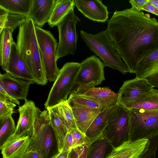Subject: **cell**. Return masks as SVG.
Returning a JSON list of instances; mask_svg holds the SVG:
<instances>
[{
	"label": "cell",
	"mask_w": 158,
	"mask_h": 158,
	"mask_svg": "<svg viewBox=\"0 0 158 158\" xmlns=\"http://www.w3.org/2000/svg\"><path fill=\"white\" fill-rule=\"evenodd\" d=\"M130 73L140 62L158 49V21L131 7L116 10L106 30Z\"/></svg>",
	"instance_id": "1"
},
{
	"label": "cell",
	"mask_w": 158,
	"mask_h": 158,
	"mask_svg": "<svg viewBox=\"0 0 158 158\" xmlns=\"http://www.w3.org/2000/svg\"><path fill=\"white\" fill-rule=\"evenodd\" d=\"M35 24L29 17L19 27L16 46L34 78L36 83L45 85L48 82L41 60L35 31Z\"/></svg>",
	"instance_id": "2"
},
{
	"label": "cell",
	"mask_w": 158,
	"mask_h": 158,
	"mask_svg": "<svg viewBox=\"0 0 158 158\" xmlns=\"http://www.w3.org/2000/svg\"><path fill=\"white\" fill-rule=\"evenodd\" d=\"M37 152L42 158H54L60 152L48 110L37 107L33 130L27 151Z\"/></svg>",
	"instance_id": "3"
},
{
	"label": "cell",
	"mask_w": 158,
	"mask_h": 158,
	"mask_svg": "<svg viewBox=\"0 0 158 158\" xmlns=\"http://www.w3.org/2000/svg\"><path fill=\"white\" fill-rule=\"evenodd\" d=\"M80 34L82 39L90 50L102 59L105 67L118 70L124 75L130 73L106 30L96 34L81 30Z\"/></svg>",
	"instance_id": "4"
},
{
	"label": "cell",
	"mask_w": 158,
	"mask_h": 158,
	"mask_svg": "<svg viewBox=\"0 0 158 158\" xmlns=\"http://www.w3.org/2000/svg\"><path fill=\"white\" fill-rule=\"evenodd\" d=\"M103 63L96 55L87 57L80 63V68L74 80L70 94H83L105 80Z\"/></svg>",
	"instance_id": "5"
},
{
	"label": "cell",
	"mask_w": 158,
	"mask_h": 158,
	"mask_svg": "<svg viewBox=\"0 0 158 158\" xmlns=\"http://www.w3.org/2000/svg\"><path fill=\"white\" fill-rule=\"evenodd\" d=\"M128 139L135 141L158 136V111L130 109Z\"/></svg>",
	"instance_id": "6"
},
{
	"label": "cell",
	"mask_w": 158,
	"mask_h": 158,
	"mask_svg": "<svg viewBox=\"0 0 158 158\" xmlns=\"http://www.w3.org/2000/svg\"><path fill=\"white\" fill-rule=\"evenodd\" d=\"M129 119V109L118 104L108 116L102 135L113 148L128 139Z\"/></svg>",
	"instance_id": "7"
},
{
	"label": "cell",
	"mask_w": 158,
	"mask_h": 158,
	"mask_svg": "<svg viewBox=\"0 0 158 158\" xmlns=\"http://www.w3.org/2000/svg\"><path fill=\"white\" fill-rule=\"evenodd\" d=\"M80 68V63H65L60 69L44 104L45 108H50L67 101L74 80Z\"/></svg>",
	"instance_id": "8"
},
{
	"label": "cell",
	"mask_w": 158,
	"mask_h": 158,
	"mask_svg": "<svg viewBox=\"0 0 158 158\" xmlns=\"http://www.w3.org/2000/svg\"><path fill=\"white\" fill-rule=\"evenodd\" d=\"M35 31L46 77L48 81H55L60 70L57 67L56 59L58 43L50 31L36 25Z\"/></svg>",
	"instance_id": "9"
},
{
	"label": "cell",
	"mask_w": 158,
	"mask_h": 158,
	"mask_svg": "<svg viewBox=\"0 0 158 158\" xmlns=\"http://www.w3.org/2000/svg\"><path fill=\"white\" fill-rule=\"evenodd\" d=\"M75 6L57 24L59 41L56 53V59L69 55H74L78 38L76 25L81 20L74 13Z\"/></svg>",
	"instance_id": "10"
},
{
	"label": "cell",
	"mask_w": 158,
	"mask_h": 158,
	"mask_svg": "<svg viewBox=\"0 0 158 158\" xmlns=\"http://www.w3.org/2000/svg\"><path fill=\"white\" fill-rule=\"evenodd\" d=\"M153 87L145 78L127 80L119 90L118 104L124 106L146 98L153 93Z\"/></svg>",
	"instance_id": "11"
},
{
	"label": "cell",
	"mask_w": 158,
	"mask_h": 158,
	"mask_svg": "<svg viewBox=\"0 0 158 158\" xmlns=\"http://www.w3.org/2000/svg\"><path fill=\"white\" fill-rule=\"evenodd\" d=\"M36 108L34 102L27 99L25 100V103L22 106H19V118L15 132L11 138H16L27 135L30 137L33 130Z\"/></svg>",
	"instance_id": "12"
},
{
	"label": "cell",
	"mask_w": 158,
	"mask_h": 158,
	"mask_svg": "<svg viewBox=\"0 0 158 158\" xmlns=\"http://www.w3.org/2000/svg\"><path fill=\"white\" fill-rule=\"evenodd\" d=\"M74 4L84 16L91 20L105 23L108 20L107 7L101 0H75Z\"/></svg>",
	"instance_id": "13"
},
{
	"label": "cell",
	"mask_w": 158,
	"mask_h": 158,
	"mask_svg": "<svg viewBox=\"0 0 158 158\" xmlns=\"http://www.w3.org/2000/svg\"><path fill=\"white\" fill-rule=\"evenodd\" d=\"M12 76L36 83L25 61L19 52L16 44L13 41L7 69L6 71Z\"/></svg>",
	"instance_id": "14"
},
{
	"label": "cell",
	"mask_w": 158,
	"mask_h": 158,
	"mask_svg": "<svg viewBox=\"0 0 158 158\" xmlns=\"http://www.w3.org/2000/svg\"><path fill=\"white\" fill-rule=\"evenodd\" d=\"M149 142L148 139L134 141L128 139L118 147L113 148L106 158H139Z\"/></svg>",
	"instance_id": "15"
},
{
	"label": "cell",
	"mask_w": 158,
	"mask_h": 158,
	"mask_svg": "<svg viewBox=\"0 0 158 158\" xmlns=\"http://www.w3.org/2000/svg\"><path fill=\"white\" fill-rule=\"evenodd\" d=\"M33 83L15 77L8 73L0 74V85L12 97L17 100L27 99L30 85Z\"/></svg>",
	"instance_id": "16"
},
{
	"label": "cell",
	"mask_w": 158,
	"mask_h": 158,
	"mask_svg": "<svg viewBox=\"0 0 158 158\" xmlns=\"http://www.w3.org/2000/svg\"><path fill=\"white\" fill-rule=\"evenodd\" d=\"M56 0H32L29 17L41 27L48 23Z\"/></svg>",
	"instance_id": "17"
},
{
	"label": "cell",
	"mask_w": 158,
	"mask_h": 158,
	"mask_svg": "<svg viewBox=\"0 0 158 158\" xmlns=\"http://www.w3.org/2000/svg\"><path fill=\"white\" fill-rule=\"evenodd\" d=\"M29 135L10 138L0 147L3 158H22L29 146Z\"/></svg>",
	"instance_id": "18"
},
{
	"label": "cell",
	"mask_w": 158,
	"mask_h": 158,
	"mask_svg": "<svg viewBox=\"0 0 158 158\" xmlns=\"http://www.w3.org/2000/svg\"><path fill=\"white\" fill-rule=\"evenodd\" d=\"M83 94L90 96L98 103L102 110L115 106L118 102V94L107 87H94Z\"/></svg>",
	"instance_id": "19"
},
{
	"label": "cell",
	"mask_w": 158,
	"mask_h": 158,
	"mask_svg": "<svg viewBox=\"0 0 158 158\" xmlns=\"http://www.w3.org/2000/svg\"><path fill=\"white\" fill-rule=\"evenodd\" d=\"M135 73L136 77L158 82V49L143 59L138 65Z\"/></svg>",
	"instance_id": "20"
},
{
	"label": "cell",
	"mask_w": 158,
	"mask_h": 158,
	"mask_svg": "<svg viewBox=\"0 0 158 158\" xmlns=\"http://www.w3.org/2000/svg\"><path fill=\"white\" fill-rule=\"evenodd\" d=\"M72 108L77 128L85 135L89 126L102 111L98 109Z\"/></svg>",
	"instance_id": "21"
},
{
	"label": "cell",
	"mask_w": 158,
	"mask_h": 158,
	"mask_svg": "<svg viewBox=\"0 0 158 158\" xmlns=\"http://www.w3.org/2000/svg\"><path fill=\"white\" fill-rule=\"evenodd\" d=\"M46 109L49 112L51 124L57 139L59 151L60 152L69 129L59 115L57 106Z\"/></svg>",
	"instance_id": "22"
},
{
	"label": "cell",
	"mask_w": 158,
	"mask_h": 158,
	"mask_svg": "<svg viewBox=\"0 0 158 158\" xmlns=\"http://www.w3.org/2000/svg\"><path fill=\"white\" fill-rule=\"evenodd\" d=\"M113 148L101 135L88 142L87 158H106Z\"/></svg>",
	"instance_id": "23"
},
{
	"label": "cell",
	"mask_w": 158,
	"mask_h": 158,
	"mask_svg": "<svg viewBox=\"0 0 158 158\" xmlns=\"http://www.w3.org/2000/svg\"><path fill=\"white\" fill-rule=\"evenodd\" d=\"M115 106L101 111L97 116L85 133L88 142L102 135L107 124L108 116Z\"/></svg>",
	"instance_id": "24"
},
{
	"label": "cell",
	"mask_w": 158,
	"mask_h": 158,
	"mask_svg": "<svg viewBox=\"0 0 158 158\" xmlns=\"http://www.w3.org/2000/svg\"><path fill=\"white\" fill-rule=\"evenodd\" d=\"M12 30L5 28L0 34V64L2 68L6 71L11 51L12 44L14 41Z\"/></svg>",
	"instance_id": "25"
},
{
	"label": "cell",
	"mask_w": 158,
	"mask_h": 158,
	"mask_svg": "<svg viewBox=\"0 0 158 158\" xmlns=\"http://www.w3.org/2000/svg\"><path fill=\"white\" fill-rule=\"evenodd\" d=\"M75 6L74 0H56L48 24L52 28L62 20L70 9Z\"/></svg>",
	"instance_id": "26"
},
{
	"label": "cell",
	"mask_w": 158,
	"mask_h": 158,
	"mask_svg": "<svg viewBox=\"0 0 158 158\" xmlns=\"http://www.w3.org/2000/svg\"><path fill=\"white\" fill-rule=\"evenodd\" d=\"M32 0H0V8L12 13L29 17Z\"/></svg>",
	"instance_id": "27"
},
{
	"label": "cell",
	"mask_w": 158,
	"mask_h": 158,
	"mask_svg": "<svg viewBox=\"0 0 158 158\" xmlns=\"http://www.w3.org/2000/svg\"><path fill=\"white\" fill-rule=\"evenodd\" d=\"M67 102L71 108L98 109L102 110L98 103L90 96L83 94H70Z\"/></svg>",
	"instance_id": "28"
},
{
	"label": "cell",
	"mask_w": 158,
	"mask_h": 158,
	"mask_svg": "<svg viewBox=\"0 0 158 158\" xmlns=\"http://www.w3.org/2000/svg\"><path fill=\"white\" fill-rule=\"evenodd\" d=\"M123 106L128 109L158 111V90L154 89L153 93L150 96Z\"/></svg>",
	"instance_id": "29"
},
{
	"label": "cell",
	"mask_w": 158,
	"mask_h": 158,
	"mask_svg": "<svg viewBox=\"0 0 158 158\" xmlns=\"http://www.w3.org/2000/svg\"><path fill=\"white\" fill-rule=\"evenodd\" d=\"M16 128L12 115L0 118V147L12 136Z\"/></svg>",
	"instance_id": "30"
},
{
	"label": "cell",
	"mask_w": 158,
	"mask_h": 158,
	"mask_svg": "<svg viewBox=\"0 0 158 158\" xmlns=\"http://www.w3.org/2000/svg\"><path fill=\"white\" fill-rule=\"evenodd\" d=\"M57 106L59 115L68 129L77 128L72 108L67 101L63 102Z\"/></svg>",
	"instance_id": "31"
},
{
	"label": "cell",
	"mask_w": 158,
	"mask_h": 158,
	"mask_svg": "<svg viewBox=\"0 0 158 158\" xmlns=\"http://www.w3.org/2000/svg\"><path fill=\"white\" fill-rule=\"evenodd\" d=\"M29 18L27 16L8 11L5 28H9L14 31L17 27L25 22Z\"/></svg>",
	"instance_id": "32"
},
{
	"label": "cell",
	"mask_w": 158,
	"mask_h": 158,
	"mask_svg": "<svg viewBox=\"0 0 158 158\" xmlns=\"http://www.w3.org/2000/svg\"><path fill=\"white\" fill-rule=\"evenodd\" d=\"M158 148V136H157L149 139L147 147L139 158H156Z\"/></svg>",
	"instance_id": "33"
},
{
	"label": "cell",
	"mask_w": 158,
	"mask_h": 158,
	"mask_svg": "<svg viewBox=\"0 0 158 158\" xmlns=\"http://www.w3.org/2000/svg\"><path fill=\"white\" fill-rule=\"evenodd\" d=\"M88 143L71 148L69 151V158H87Z\"/></svg>",
	"instance_id": "34"
},
{
	"label": "cell",
	"mask_w": 158,
	"mask_h": 158,
	"mask_svg": "<svg viewBox=\"0 0 158 158\" xmlns=\"http://www.w3.org/2000/svg\"><path fill=\"white\" fill-rule=\"evenodd\" d=\"M16 106L13 102L0 98V118L12 115Z\"/></svg>",
	"instance_id": "35"
},
{
	"label": "cell",
	"mask_w": 158,
	"mask_h": 158,
	"mask_svg": "<svg viewBox=\"0 0 158 158\" xmlns=\"http://www.w3.org/2000/svg\"><path fill=\"white\" fill-rule=\"evenodd\" d=\"M69 130L71 132L73 138V142L72 148L88 143L85 135L77 128H69Z\"/></svg>",
	"instance_id": "36"
},
{
	"label": "cell",
	"mask_w": 158,
	"mask_h": 158,
	"mask_svg": "<svg viewBox=\"0 0 158 158\" xmlns=\"http://www.w3.org/2000/svg\"><path fill=\"white\" fill-rule=\"evenodd\" d=\"M73 135L71 132L68 130V131L66 135L61 151L64 152L69 150L73 146Z\"/></svg>",
	"instance_id": "37"
},
{
	"label": "cell",
	"mask_w": 158,
	"mask_h": 158,
	"mask_svg": "<svg viewBox=\"0 0 158 158\" xmlns=\"http://www.w3.org/2000/svg\"><path fill=\"white\" fill-rule=\"evenodd\" d=\"M148 1V0H130L129 2L133 9L138 11H141L144 6Z\"/></svg>",
	"instance_id": "38"
},
{
	"label": "cell",
	"mask_w": 158,
	"mask_h": 158,
	"mask_svg": "<svg viewBox=\"0 0 158 158\" xmlns=\"http://www.w3.org/2000/svg\"><path fill=\"white\" fill-rule=\"evenodd\" d=\"M0 98L12 102L18 105L20 104L19 101L10 96L1 85H0Z\"/></svg>",
	"instance_id": "39"
},
{
	"label": "cell",
	"mask_w": 158,
	"mask_h": 158,
	"mask_svg": "<svg viewBox=\"0 0 158 158\" xmlns=\"http://www.w3.org/2000/svg\"><path fill=\"white\" fill-rule=\"evenodd\" d=\"M8 11L0 8V34L5 28L6 20Z\"/></svg>",
	"instance_id": "40"
},
{
	"label": "cell",
	"mask_w": 158,
	"mask_h": 158,
	"mask_svg": "<svg viewBox=\"0 0 158 158\" xmlns=\"http://www.w3.org/2000/svg\"><path fill=\"white\" fill-rule=\"evenodd\" d=\"M142 10L147 11L158 16V9L148 1L144 6Z\"/></svg>",
	"instance_id": "41"
},
{
	"label": "cell",
	"mask_w": 158,
	"mask_h": 158,
	"mask_svg": "<svg viewBox=\"0 0 158 158\" xmlns=\"http://www.w3.org/2000/svg\"><path fill=\"white\" fill-rule=\"evenodd\" d=\"M22 158H42L37 152L32 151H26Z\"/></svg>",
	"instance_id": "42"
},
{
	"label": "cell",
	"mask_w": 158,
	"mask_h": 158,
	"mask_svg": "<svg viewBox=\"0 0 158 158\" xmlns=\"http://www.w3.org/2000/svg\"><path fill=\"white\" fill-rule=\"evenodd\" d=\"M69 151H61L54 158H69Z\"/></svg>",
	"instance_id": "43"
},
{
	"label": "cell",
	"mask_w": 158,
	"mask_h": 158,
	"mask_svg": "<svg viewBox=\"0 0 158 158\" xmlns=\"http://www.w3.org/2000/svg\"><path fill=\"white\" fill-rule=\"evenodd\" d=\"M148 1L158 9V0H148Z\"/></svg>",
	"instance_id": "44"
}]
</instances>
